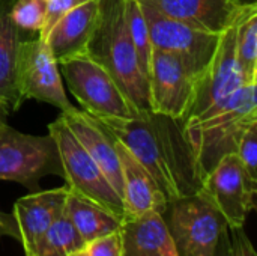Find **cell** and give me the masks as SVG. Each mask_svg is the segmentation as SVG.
<instances>
[{
    "label": "cell",
    "instance_id": "obj_18",
    "mask_svg": "<svg viewBox=\"0 0 257 256\" xmlns=\"http://www.w3.org/2000/svg\"><path fill=\"white\" fill-rule=\"evenodd\" d=\"M123 256H179L164 214L157 211L123 220Z\"/></svg>",
    "mask_w": 257,
    "mask_h": 256
},
{
    "label": "cell",
    "instance_id": "obj_28",
    "mask_svg": "<svg viewBox=\"0 0 257 256\" xmlns=\"http://www.w3.org/2000/svg\"><path fill=\"white\" fill-rule=\"evenodd\" d=\"M229 232V256H257L244 228H227Z\"/></svg>",
    "mask_w": 257,
    "mask_h": 256
},
{
    "label": "cell",
    "instance_id": "obj_15",
    "mask_svg": "<svg viewBox=\"0 0 257 256\" xmlns=\"http://www.w3.org/2000/svg\"><path fill=\"white\" fill-rule=\"evenodd\" d=\"M116 149H117V155L120 161V174H122L123 220L139 217L149 211L166 214L169 208V201L163 195L154 177L117 139H116Z\"/></svg>",
    "mask_w": 257,
    "mask_h": 256
},
{
    "label": "cell",
    "instance_id": "obj_9",
    "mask_svg": "<svg viewBox=\"0 0 257 256\" xmlns=\"http://www.w3.org/2000/svg\"><path fill=\"white\" fill-rule=\"evenodd\" d=\"M140 3L148 23L152 48L178 56L188 69L200 78L217 53L221 33L193 27L163 15L142 0Z\"/></svg>",
    "mask_w": 257,
    "mask_h": 256
},
{
    "label": "cell",
    "instance_id": "obj_34",
    "mask_svg": "<svg viewBox=\"0 0 257 256\" xmlns=\"http://www.w3.org/2000/svg\"><path fill=\"white\" fill-rule=\"evenodd\" d=\"M44 2H48V0H44Z\"/></svg>",
    "mask_w": 257,
    "mask_h": 256
},
{
    "label": "cell",
    "instance_id": "obj_20",
    "mask_svg": "<svg viewBox=\"0 0 257 256\" xmlns=\"http://www.w3.org/2000/svg\"><path fill=\"white\" fill-rule=\"evenodd\" d=\"M65 211L71 219L74 228L83 238L84 244L96 237L108 234L120 228L122 222L99 205L83 199L74 193H68L65 201Z\"/></svg>",
    "mask_w": 257,
    "mask_h": 256
},
{
    "label": "cell",
    "instance_id": "obj_3",
    "mask_svg": "<svg viewBox=\"0 0 257 256\" xmlns=\"http://www.w3.org/2000/svg\"><path fill=\"white\" fill-rule=\"evenodd\" d=\"M256 86L245 83L221 109L202 121L185 124L202 183L226 155L236 154L242 134L257 122Z\"/></svg>",
    "mask_w": 257,
    "mask_h": 256
},
{
    "label": "cell",
    "instance_id": "obj_23",
    "mask_svg": "<svg viewBox=\"0 0 257 256\" xmlns=\"http://www.w3.org/2000/svg\"><path fill=\"white\" fill-rule=\"evenodd\" d=\"M123 8H125L128 32H130L131 41H133L136 53H137L139 65L148 80V72H149V65H151V57H152L154 48L151 44L149 29H148V23L145 18V12H143L140 0H123Z\"/></svg>",
    "mask_w": 257,
    "mask_h": 256
},
{
    "label": "cell",
    "instance_id": "obj_21",
    "mask_svg": "<svg viewBox=\"0 0 257 256\" xmlns=\"http://www.w3.org/2000/svg\"><path fill=\"white\" fill-rule=\"evenodd\" d=\"M235 51L245 83H257V6L254 2L238 21Z\"/></svg>",
    "mask_w": 257,
    "mask_h": 256
},
{
    "label": "cell",
    "instance_id": "obj_17",
    "mask_svg": "<svg viewBox=\"0 0 257 256\" xmlns=\"http://www.w3.org/2000/svg\"><path fill=\"white\" fill-rule=\"evenodd\" d=\"M99 17V0H84L51 29L47 42L57 63L84 54Z\"/></svg>",
    "mask_w": 257,
    "mask_h": 256
},
{
    "label": "cell",
    "instance_id": "obj_2",
    "mask_svg": "<svg viewBox=\"0 0 257 256\" xmlns=\"http://www.w3.org/2000/svg\"><path fill=\"white\" fill-rule=\"evenodd\" d=\"M86 53L116 78L140 112L149 110L148 80L128 32L123 0H99L98 23Z\"/></svg>",
    "mask_w": 257,
    "mask_h": 256
},
{
    "label": "cell",
    "instance_id": "obj_22",
    "mask_svg": "<svg viewBox=\"0 0 257 256\" xmlns=\"http://www.w3.org/2000/svg\"><path fill=\"white\" fill-rule=\"evenodd\" d=\"M81 247H84V241L63 210L42 234L32 256H68Z\"/></svg>",
    "mask_w": 257,
    "mask_h": 256
},
{
    "label": "cell",
    "instance_id": "obj_31",
    "mask_svg": "<svg viewBox=\"0 0 257 256\" xmlns=\"http://www.w3.org/2000/svg\"><path fill=\"white\" fill-rule=\"evenodd\" d=\"M8 113H9V110L6 109V106L0 103V125L6 122V116H8Z\"/></svg>",
    "mask_w": 257,
    "mask_h": 256
},
{
    "label": "cell",
    "instance_id": "obj_32",
    "mask_svg": "<svg viewBox=\"0 0 257 256\" xmlns=\"http://www.w3.org/2000/svg\"><path fill=\"white\" fill-rule=\"evenodd\" d=\"M68 256H89V253L86 252V249H84V247H81V249H78V250L71 252Z\"/></svg>",
    "mask_w": 257,
    "mask_h": 256
},
{
    "label": "cell",
    "instance_id": "obj_26",
    "mask_svg": "<svg viewBox=\"0 0 257 256\" xmlns=\"http://www.w3.org/2000/svg\"><path fill=\"white\" fill-rule=\"evenodd\" d=\"M89 256H123V238L120 228L93 238L84 244Z\"/></svg>",
    "mask_w": 257,
    "mask_h": 256
},
{
    "label": "cell",
    "instance_id": "obj_14",
    "mask_svg": "<svg viewBox=\"0 0 257 256\" xmlns=\"http://www.w3.org/2000/svg\"><path fill=\"white\" fill-rule=\"evenodd\" d=\"M60 116L122 199V174L116 149V137L101 121L84 110L74 109Z\"/></svg>",
    "mask_w": 257,
    "mask_h": 256
},
{
    "label": "cell",
    "instance_id": "obj_4",
    "mask_svg": "<svg viewBox=\"0 0 257 256\" xmlns=\"http://www.w3.org/2000/svg\"><path fill=\"white\" fill-rule=\"evenodd\" d=\"M65 81L90 116L105 119H128L140 113L130 101L116 78L87 53L59 63Z\"/></svg>",
    "mask_w": 257,
    "mask_h": 256
},
{
    "label": "cell",
    "instance_id": "obj_1",
    "mask_svg": "<svg viewBox=\"0 0 257 256\" xmlns=\"http://www.w3.org/2000/svg\"><path fill=\"white\" fill-rule=\"evenodd\" d=\"M101 122L154 177L169 204L200 190L202 178L184 119L146 110L134 118Z\"/></svg>",
    "mask_w": 257,
    "mask_h": 256
},
{
    "label": "cell",
    "instance_id": "obj_24",
    "mask_svg": "<svg viewBox=\"0 0 257 256\" xmlns=\"http://www.w3.org/2000/svg\"><path fill=\"white\" fill-rule=\"evenodd\" d=\"M9 17L18 29L39 32L45 20V2L15 0L9 9Z\"/></svg>",
    "mask_w": 257,
    "mask_h": 256
},
{
    "label": "cell",
    "instance_id": "obj_7",
    "mask_svg": "<svg viewBox=\"0 0 257 256\" xmlns=\"http://www.w3.org/2000/svg\"><path fill=\"white\" fill-rule=\"evenodd\" d=\"M166 220L179 256H214L226 220L200 193L169 204Z\"/></svg>",
    "mask_w": 257,
    "mask_h": 256
},
{
    "label": "cell",
    "instance_id": "obj_19",
    "mask_svg": "<svg viewBox=\"0 0 257 256\" xmlns=\"http://www.w3.org/2000/svg\"><path fill=\"white\" fill-rule=\"evenodd\" d=\"M9 0H0V103L9 112L23 104L15 88V56L18 47V27L9 17Z\"/></svg>",
    "mask_w": 257,
    "mask_h": 256
},
{
    "label": "cell",
    "instance_id": "obj_11",
    "mask_svg": "<svg viewBox=\"0 0 257 256\" xmlns=\"http://www.w3.org/2000/svg\"><path fill=\"white\" fill-rule=\"evenodd\" d=\"M199 78L175 54L152 50L148 91L149 110L173 119H184L193 104Z\"/></svg>",
    "mask_w": 257,
    "mask_h": 256
},
{
    "label": "cell",
    "instance_id": "obj_33",
    "mask_svg": "<svg viewBox=\"0 0 257 256\" xmlns=\"http://www.w3.org/2000/svg\"><path fill=\"white\" fill-rule=\"evenodd\" d=\"M239 2H244V3H247V2H245V0H239Z\"/></svg>",
    "mask_w": 257,
    "mask_h": 256
},
{
    "label": "cell",
    "instance_id": "obj_13",
    "mask_svg": "<svg viewBox=\"0 0 257 256\" xmlns=\"http://www.w3.org/2000/svg\"><path fill=\"white\" fill-rule=\"evenodd\" d=\"M163 15L193 27L223 33L233 26L253 3L239 0H142Z\"/></svg>",
    "mask_w": 257,
    "mask_h": 256
},
{
    "label": "cell",
    "instance_id": "obj_27",
    "mask_svg": "<svg viewBox=\"0 0 257 256\" xmlns=\"http://www.w3.org/2000/svg\"><path fill=\"white\" fill-rule=\"evenodd\" d=\"M81 2H84V0H48V2H45V20L39 30V38L47 39V36L51 32V29L54 27V24L65 14H68L72 8H75Z\"/></svg>",
    "mask_w": 257,
    "mask_h": 256
},
{
    "label": "cell",
    "instance_id": "obj_16",
    "mask_svg": "<svg viewBox=\"0 0 257 256\" xmlns=\"http://www.w3.org/2000/svg\"><path fill=\"white\" fill-rule=\"evenodd\" d=\"M69 189L63 186L35 192L15 201L12 214L17 222L24 255L32 256L42 234L63 213Z\"/></svg>",
    "mask_w": 257,
    "mask_h": 256
},
{
    "label": "cell",
    "instance_id": "obj_6",
    "mask_svg": "<svg viewBox=\"0 0 257 256\" xmlns=\"http://www.w3.org/2000/svg\"><path fill=\"white\" fill-rule=\"evenodd\" d=\"M47 175L63 177L54 139L17 131L6 122L0 125V180L38 189Z\"/></svg>",
    "mask_w": 257,
    "mask_h": 256
},
{
    "label": "cell",
    "instance_id": "obj_12",
    "mask_svg": "<svg viewBox=\"0 0 257 256\" xmlns=\"http://www.w3.org/2000/svg\"><path fill=\"white\" fill-rule=\"evenodd\" d=\"M223 216L227 228H244L256 208L257 184L247 177L236 154L226 155L203 180L200 190Z\"/></svg>",
    "mask_w": 257,
    "mask_h": 256
},
{
    "label": "cell",
    "instance_id": "obj_29",
    "mask_svg": "<svg viewBox=\"0 0 257 256\" xmlns=\"http://www.w3.org/2000/svg\"><path fill=\"white\" fill-rule=\"evenodd\" d=\"M0 237H11L20 241V234L17 228V222L12 213L0 211Z\"/></svg>",
    "mask_w": 257,
    "mask_h": 256
},
{
    "label": "cell",
    "instance_id": "obj_25",
    "mask_svg": "<svg viewBox=\"0 0 257 256\" xmlns=\"http://www.w3.org/2000/svg\"><path fill=\"white\" fill-rule=\"evenodd\" d=\"M236 155L250 181L257 184V122H253L242 134Z\"/></svg>",
    "mask_w": 257,
    "mask_h": 256
},
{
    "label": "cell",
    "instance_id": "obj_8",
    "mask_svg": "<svg viewBox=\"0 0 257 256\" xmlns=\"http://www.w3.org/2000/svg\"><path fill=\"white\" fill-rule=\"evenodd\" d=\"M15 88L21 101L36 100L57 107L62 113L75 107L65 94L59 63L47 39L20 41L15 56Z\"/></svg>",
    "mask_w": 257,
    "mask_h": 256
},
{
    "label": "cell",
    "instance_id": "obj_30",
    "mask_svg": "<svg viewBox=\"0 0 257 256\" xmlns=\"http://www.w3.org/2000/svg\"><path fill=\"white\" fill-rule=\"evenodd\" d=\"M214 256H229V232H227V228L223 231V234L220 237V241L217 244Z\"/></svg>",
    "mask_w": 257,
    "mask_h": 256
},
{
    "label": "cell",
    "instance_id": "obj_5",
    "mask_svg": "<svg viewBox=\"0 0 257 256\" xmlns=\"http://www.w3.org/2000/svg\"><path fill=\"white\" fill-rule=\"evenodd\" d=\"M48 134L56 142L63 172L62 178H65L69 192L99 205L122 222L123 207L120 196L110 186L81 143L74 137L62 116L48 125Z\"/></svg>",
    "mask_w": 257,
    "mask_h": 256
},
{
    "label": "cell",
    "instance_id": "obj_10",
    "mask_svg": "<svg viewBox=\"0 0 257 256\" xmlns=\"http://www.w3.org/2000/svg\"><path fill=\"white\" fill-rule=\"evenodd\" d=\"M238 21L221 33L217 53L205 74L197 81L194 100L185 118V124L208 118L221 109L233 97V94L245 84L235 51Z\"/></svg>",
    "mask_w": 257,
    "mask_h": 256
}]
</instances>
